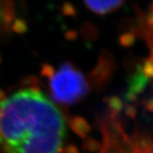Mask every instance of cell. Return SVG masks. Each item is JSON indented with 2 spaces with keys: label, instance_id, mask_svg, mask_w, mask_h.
Wrapping results in <instances>:
<instances>
[{
  "label": "cell",
  "instance_id": "obj_4",
  "mask_svg": "<svg viewBox=\"0 0 153 153\" xmlns=\"http://www.w3.org/2000/svg\"><path fill=\"white\" fill-rule=\"evenodd\" d=\"M71 128L80 136H84L88 131L87 123L80 117H75L70 122Z\"/></svg>",
  "mask_w": 153,
  "mask_h": 153
},
{
  "label": "cell",
  "instance_id": "obj_6",
  "mask_svg": "<svg viewBox=\"0 0 153 153\" xmlns=\"http://www.w3.org/2000/svg\"><path fill=\"white\" fill-rule=\"evenodd\" d=\"M64 152L65 153H78L76 148L73 146H67L65 149H64Z\"/></svg>",
  "mask_w": 153,
  "mask_h": 153
},
{
  "label": "cell",
  "instance_id": "obj_2",
  "mask_svg": "<svg viewBox=\"0 0 153 153\" xmlns=\"http://www.w3.org/2000/svg\"><path fill=\"white\" fill-rule=\"evenodd\" d=\"M49 89L51 98L55 101L72 105L87 95L88 84L81 71L66 62L49 78Z\"/></svg>",
  "mask_w": 153,
  "mask_h": 153
},
{
  "label": "cell",
  "instance_id": "obj_3",
  "mask_svg": "<svg viewBox=\"0 0 153 153\" xmlns=\"http://www.w3.org/2000/svg\"><path fill=\"white\" fill-rule=\"evenodd\" d=\"M124 0H83L88 10L99 15H105L120 7Z\"/></svg>",
  "mask_w": 153,
  "mask_h": 153
},
{
  "label": "cell",
  "instance_id": "obj_1",
  "mask_svg": "<svg viewBox=\"0 0 153 153\" xmlns=\"http://www.w3.org/2000/svg\"><path fill=\"white\" fill-rule=\"evenodd\" d=\"M66 123L59 109L36 89L0 102V150L4 153H60Z\"/></svg>",
  "mask_w": 153,
  "mask_h": 153
},
{
  "label": "cell",
  "instance_id": "obj_7",
  "mask_svg": "<svg viewBox=\"0 0 153 153\" xmlns=\"http://www.w3.org/2000/svg\"><path fill=\"white\" fill-rule=\"evenodd\" d=\"M5 99H6L5 92H4L2 88H0V102H2L3 100H4Z\"/></svg>",
  "mask_w": 153,
  "mask_h": 153
},
{
  "label": "cell",
  "instance_id": "obj_5",
  "mask_svg": "<svg viewBox=\"0 0 153 153\" xmlns=\"http://www.w3.org/2000/svg\"><path fill=\"white\" fill-rule=\"evenodd\" d=\"M55 68L50 65H44L42 67V70H41V74L44 76H46V77H49L50 78L51 76L54 75L55 73Z\"/></svg>",
  "mask_w": 153,
  "mask_h": 153
}]
</instances>
